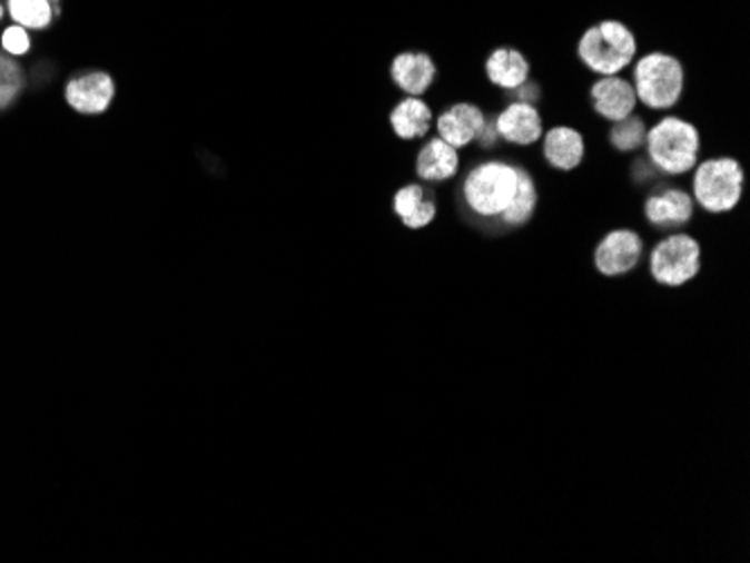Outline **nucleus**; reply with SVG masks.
Returning <instances> with one entry per match:
<instances>
[{
	"label": "nucleus",
	"mask_w": 750,
	"mask_h": 563,
	"mask_svg": "<svg viewBox=\"0 0 750 563\" xmlns=\"http://www.w3.org/2000/svg\"><path fill=\"white\" fill-rule=\"evenodd\" d=\"M492 83L506 90H517L529 79V61L517 50H496L485 63Z\"/></svg>",
	"instance_id": "a211bd4d"
},
{
	"label": "nucleus",
	"mask_w": 750,
	"mask_h": 563,
	"mask_svg": "<svg viewBox=\"0 0 750 563\" xmlns=\"http://www.w3.org/2000/svg\"><path fill=\"white\" fill-rule=\"evenodd\" d=\"M458 169V154L454 147H450L443 139H432L430 145L418 154L416 171L427 182H441L450 180Z\"/></svg>",
	"instance_id": "dca6fc26"
},
{
	"label": "nucleus",
	"mask_w": 750,
	"mask_h": 563,
	"mask_svg": "<svg viewBox=\"0 0 750 563\" xmlns=\"http://www.w3.org/2000/svg\"><path fill=\"white\" fill-rule=\"evenodd\" d=\"M494 128L504 139H509V142L529 147L535 145L542 135V117L531 103L520 101L499 115Z\"/></svg>",
	"instance_id": "9d476101"
},
{
	"label": "nucleus",
	"mask_w": 750,
	"mask_h": 563,
	"mask_svg": "<svg viewBox=\"0 0 750 563\" xmlns=\"http://www.w3.org/2000/svg\"><path fill=\"white\" fill-rule=\"evenodd\" d=\"M645 126L636 117H624L611 128V142L620 151H634L645 145Z\"/></svg>",
	"instance_id": "4be33fe9"
},
{
	"label": "nucleus",
	"mask_w": 750,
	"mask_h": 563,
	"mask_svg": "<svg viewBox=\"0 0 750 563\" xmlns=\"http://www.w3.org/2000/svg\"><path fill=\"white\" fill-rule=\"evenodd\" d=\"M436 75V68L432 59L423 52H405L394 59L392 63V77L401 90H405L409 97H418L427 92Z\"/></svg>",
	"instance_id": "f8f14e48"
},
{
	"label": "nucleus",
	"mask_w": 750,
	"mask_h": 563,
	"mask_svg": "<svg viewBox=\"0 0 750 563\" xmlns=\"http://www.w3.org/2000/svg\"><path fill=\"white\" fill-rule=\"evenodd\" d=\"M6 12H8V10H6V6H3V3H0V21H3V17H6Z\"/></svg>",
	"instance_id": "393cba45"
},
{
	"label": "nucleus",
	"mask_w": 750,
	"mask_h": 563,
	"mask_svg": "<svg viewBox=\"0 0 750 563\" xmlns=\"http://www.w3.org/2000/svg\"><path fill=\"white\" fill-rule=\"evenodd\" d=\"M648 151L652 162L665 174L679 176L697 165L699 132L692 124L679 117H665L648 135Z\"/></svg>",
	"instance_id": "f257e3e1"
},
{
	"label": "nucleus",
	"mask_w": 750,
	"mask_h": 563,
	"mask_svg": "<svg viewBox=\"0 0 750 563\" xmlns=\"http://www.w3.org/2000/svg\"><path fill=\"white\" fill-rule=\"evenodd\" d=\"M392 126L403 139L423 137L432 128V110L418 97H407L392 110Z\"/></svg>",
	"instance_id": "6ab92c4d"
},
{
	"label": "nucleus",
	"mask_w": 750,
	"mask_h": 563,
	"mask_svg": "<svg viewBox=\"0 0 750 563\" xmlns=\"http://www.w3.org/2000/svg\"><path fill=\"white\" fill-rule=\"evenodd\" d=\"M517 191V167L485 162L470 171L463 194L478 216H502Z\"/></svg>",
	"instance_id": "7ed1b4c3"
},
{
	"label": "nucleus",
	"mask_w": 750,
	"mask_h": 563,
	"mask_svg": "<svg viewBox=\"0 0 750 563\" xmlns=\"http://www.w3.org/2000/svg\"><path fill=\"white\" fill-rule=\"evenodd\" d=\"M115 99V81L103 70H88L66 83V101L79 115H101Z\"/></svg>",
	"instance_id": "0eeeda50"
},
{
	"label": "nucleus",
	"mask_w": 750,
	"mask_h": 563,
	"mask_svg": "<svg viewBox=\"0 0 750 563\" xmlns=\"http://www.w3.org/2000/svg\"><path fill=\"white\" fill-rule=\"evenodd\" d=\"M701 267V247L690 236H670L652 254V274L663 286L679 288L697 276Z\"/></svg>",
	"instance_id": "423d86ee"
},
{
	"label": "nucleus",
	"mask_w": 750,
	"mask_h": 563,
	"mask_svg": "<svg viewBox=\"0 0 750 563\" xmlns=\"http://www.w3.org/2000/svg\"><path fill=\"white\" fill-rule=\"evenodd\" d=\"M578 52L593 72L613 77L632 63L636 55V41L622 23L604 21L582 37Z\"/></svg>",
	"instance_id": "f03ea898"
},
{
	"label": "nucleus",
	"mask_w": 750,
	"mask_h": 563,
	"mask_svg": "<svg viewBox=\"0 0 750 563\" xmlns=\"http://www.w3.org/2000/svg\"><path fill=\"white\" fill-rule=\"evenodd\" d=\"M494 135H499V132H496V128H494V126H490V124H485V126L481 128V132H478L481 147H492V145H494Z\"/></svg>",
	"instance_id": "b1692460"
},
{
	"label": "nucleus",
	"mask_w": 750,
	"mask_h": 563,
	"mask_svg": "<svg viewBox=\"0 0 750 563\" xmlns=\"http://www.w3.org/2000/svg\"><path fill=\"white\" fill-rule=\"evenodd\" d=\"M23 86H26V75L17 57L0 52V110L10 108L19 99V95L23 92Z\"/></svg>",
	"instance_id": "412c9836"
},
{
	"label": "nucleus",
	"mask_w": 750,
	"mask_h": 563,
	"mask_svg": "<svg viewBox=\"0 0 750 563\" xmlns=\"http://www.w3.org/2000/svg\"><path fill=\"white\" fill-rule=\"evenodd\" d=\"M636 99L648 108H672L683 92V66L668 55L643 57L636 66Z\"/></svg>",
	"instance_id": "20e7f679"
},
{
	"label": "nucleus",
	"mask_w": 750,
	"mask_h": 563,
	"mask_svg": "<svg viewBox=\"0 0 750 563\" xmlns=\"http://www.w3.org/2000/svg\"><path fill=\"white\" fill-rule=\"evenodd\" d=\"M741 182L743 174L734 160H708L697 169L694 196L699 205L712 214L730 211L741 198Z\"/></svg>",
	"instance_id": "39448f33"
},
{
	"label": "nucleus",
	"mask_w": 750,
	"mask_h": 563,
	"mask_svg": "<svg viewBox=\"0 0 750 563\" xmlns=\"http://www.w3.org/2000/svg\"><path fill=\"white\" fill-rule=\"evenodd\" d=\"M591 97L595 110L611 121L630 117L636 108V90L618 77H602L598 83H593Z\"/></svg>",
	"instance_id": "1a4fd4ad"
},
{
	"label": "nucleus",
	"mask_w": 750,
	"mask_h": 563,
	"mask_svg": "<svg viewBox=\"0 0 750 563\" xmlns=\"http://www.w3.org/2000/svg\"><path fill=\"white\" fill-rule=\"evenodd\" d=\"M648 220L659 227H679L692 218V200L688 194L670 189L652 196L645 205Z\"/></svg>",
	"instance_id": "2eb2a0df"
},
{
	"label": "nucleus",
	"mask_w": 750,
	"mask_h": 563,
	"mask_svg": "<svg viewBox=\"0 0 750 563\" xmlns=\"http://www.w3.org/2000/svg\"><path fill=\"white\" fill-rule=\"evenodd\" d=\"M394 211L412 229L430 225L436 216V205L432 194L421 185H407L394 196Z\"/></svg>",
	"instance_id": "4468645a"
},
{
	"label": "nucleus",
	"mask_w": 750,
	"mask_h": 563,
	"mask_svg": "<svg viewBox=\"0 0 750 563\" xmlns=\"http://www.w3.org/2000/svg\"><path fill=\"white\" fill-rule=\"evenodd\" d=\"M0 43H3V50H6L8 55H12V57H23V55H28L30 48H32V39H30V34H28V30L21 28V26H17V23L10 26V28H6L3 39H0Z\"/></svg>",
	"instance_id": "5701e85b"
},
{
	"label": "nucleus",
	"mask_w": 750,
	"mask_h": 563,
	"mask_svg": "<svg viewBox=\"0 0 750 563\" xmlns=\"http://www.w3.org/2000/svg\"><path fill=\"white\" fill-rule=\"evenodd\" d=\"M544 156L555 169H562V171L575 169L584 156L582 135L566 126L553 128L544 139Z\"/></svg>",
	"instance_id": "ddd939ff"
},
{
	"label": "nucleus",
	"mask_w": 750,
	"mask_h": 563,
	"mask_svg": "<svg viewBox=\"0 0 750 563\" xmlns=\"http://www.w3.org/2000/svg\"><path fill=\"white\" fill-rule=\"evenodd\" d=\"M485 126L483 112L472 103H458L438 117V132L450 147H467Z\"/></svg>",
	"instance_id": "9b49d317"
},
{
	"label": "nucleus",
	"mask_w": 750,
	"mask_h": 563,
	"mask_svg": "<svg viewBox=\"0 0 750 563\" xmlns=\"http://www.w3.org/2000/svg\"><path fill=\"white\" fill-rule=\"evenodd\" d=\"M10 19L30 30H48L61 17V0H8Z\"/></svg>",
	"instance_id": "f3484780"
},
{
	"label": "nucleus",
	"mask_w": 750,
	"mask_h": 563,
	"mask_svg": "<svg viewBox=\"0 0 750 563\" xmlns=\"http://www.w3.org/2000/svg\"><path fill=\"white\" fill-rule=\"evenodd\" d=\"M643 254L641 236L628 229L611 231L595 249V267L604 276H618L636 267Z\"/></svg>",
	"instance_id": "6e6552de"
},
{
	"label": "nucleus",
	"mask_w": 750,
	"mask_h": 563,
	"mask_svg": "<svg viewBox=\"0 0 750 563\" xmlns=\"http://www.w3.org/2000/svg\"><path fill=\"white\" fill-rule=\"evenodd\" d=\"M535 203H537V194H535V185H533L531 176L526 171L517 169V191H515V198L509 205V209L502 214V218L509 225H522L533 216Z\"/></svg>",
	"instance_id": "aec40b11"
}]
</instances>
